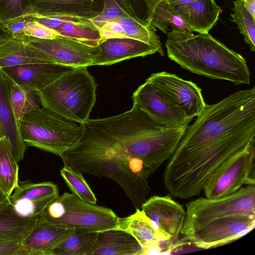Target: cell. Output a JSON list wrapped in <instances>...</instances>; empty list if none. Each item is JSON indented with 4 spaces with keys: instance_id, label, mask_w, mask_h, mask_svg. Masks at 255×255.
<instances>
[{
    "instance_id": "obj_1",
    "label": "cell",
    "mask_w": 255,
    "mask_h": 255,
    "mask_svg": "<svg viewBox=\"0 0 255 255\" xmlns=\"http://www.w3.org/2000/svg\"><path fill=\"white\" fill-rule=\"evenodd\" d=\"M255 87L207 105L188 126L163 173L173 196L199 195L211 177L255 140Z\"/></svg>"
},
{
    "instance_id": "obj_35",
    "label": "cell",
    "mask_w": 255,
    "mask_h": 255,
    "mask_svg": "<svg viewBox=\"0 0 255 255\" xmlns=\"http://www.w3.org/2000/svg\"><path fill=\"white\" fill-rule=\"evenodd\" d=\"M31 19L30 16L22 15L5 20L1 24L13 36L21 35H23V29L25 25Z\"/></svg>"
},
{
    "instance_id": "obj_40",
    "label": "cell",
    "mask_w": 255,
    "mask_h": 255,
    "mask_svg": "<svg viewBox=\"0 0 255 255\" xmlns=\"http://www.w3.org/2000/svg\"><path fill=\"white\" fill-rule=\"evenodd\" d=\"M244 7L255 19V0H241Z\"/></svg>"
},
{
    "instance_id": "obj_22",
    "label": "cell",
    "mask_w": 255,
    "mask_h": 255,
    "mask_svg": "<svg viewBox=\"0 0 255 255\" xmlns=\"http://www.w3.org/2000/svg\"><path fill=\"white\" fill-rule=\"evenodd\" d=\"M142 248L128 232L112 229L98 233L96 241L87 255H140Z\"/></svg>"
},
{
    "instance_id": "obj_34",
    "label": "cell",
    "mask_w": 255,
    "mask_h": 255,
    "mask_svg": "<svg viewBox=\"0 0 255 255\" xmlns=\"http://www.w3.org/2000/svg\"><path fill=\"white\" fill-rule=\"evenodd\" d=\"M23 33L25 36L43 39H52L61 36L55 29L44 25L33 17L25 25Z\"/></svg>"
},
{
    "instance_id": "obj_4",
    "label": "cell",
    "mask_w": 255,
    "mask_h": 255,
    "mask_svg": "<svg viewBox=\"0 0 255 255\" xmlns=\"http://www.w3.org/2000/svg\"><path fill=\"white\" fill-rule=\"evenodd\" d=\"M96 88L94 77L87 67H81L37 92L43 107L80 124L89 119L96 102Z\"/></svg>"
},
{
    "instance_id": "obj_28",
    "label": "cell",
    "mask_w": 255,
    "mask_h": 255,
    "mask_svg": "<svg viewBox=\"0 0 255 255\" xmlns=\"http://www.w3.org/2000/svg\"><path fill=\"white\" fill-rule=\"evenodd\" d=\"M8 82L12 106L16 118L20 124L25 115L40 108V99L37 91Z\"/></svg>"
},
{
    "instance_id": "obj_10",
    "label": "cell",
    "mask_w": 255,
    "mask_h": 255,
    "mask_svg": "<svg viewBox=\"0 0 255 255\" xmlns=\"http://www.w3.org/2000/svg\"><path fill=\"white\" fill-rule=\"evenodd\" d=\"M14 36L22 38L45 53L53 63L76 68L93 66L101 52L99 45H89L61 35L52 39H39L24 35Z\"/></svg>"
},
{
    "instance_id": "obj_6",
    "label": "cell",
    "mask_w": 255,
    "mask_h": 255,
    "mask_svg": "<svg viewBox=\"0 0 255 255\" xmlns=\"http://www.w3.org/2000/svg\"><path fill=\"white\" fill-rule=\"evenodd\" d=\"M119 218L109 208L85 202L65 192L46 206L39 220L62 228L100 233L116 229Z\"/></svg>"
},
{
    "instance_id": "obj_43",
    "label": "cell",
    "mask_w": 255,
    "mask_h": 255,
    "mask_svg": "<svg viewBox=\"0 0 255 255\" xmlns=\"http://www.w3.org/2000/svg\"><path fill=\"white\" fill-rule=\"evenodd\" d=\"M3 136H4L3 134V132H2V129H1V126H0V138H1Z\"/></svg>"
},
{
    "instance_id": "obj_7",
    "label": "cell",
    "mask_w": 255,
    "mask_h": 255,
    "mask_svg": "<svg viewBox=\"0 0 255 255\" xmlns=\"http://www.w3.org/2000/svg\"><path fill=\"white\" fill-rule=\"evenodd\" d=\"M186 217L180 233L184 235L217 218L255 215V185H247L221 198H199L186 204Z\"/></svg>"
},
{
    "instance_id": "obj_32",
    "label": "cell",
    "mask_w": 255,
    "mask_h": 255,
    "mask_svg": "<svg viewBox=\"0 0 255 255\" xmlns=\"http://www.w3.org/2000/svg\"><path fill=\"white\" fill-rule=\"evenodd\" d=\"M123 15H137L134 11L127 8L121 0H106L102 12L89 20V23L91 27L98 30L104 23Z\"/></svg>"
},
{
    "instance_id": "obj_23",
    "label": "cell",
    "mask_w": 255,
    "mask_h": 255,
    "mask_svg": "<svg viewBox=\"0 0 255 255\" xmlns=\"http://www.w3.org/2000/svg\"><path fill=\"white\" fill-rule=\"evenodd\" d=\"M42 63H53L45 53L19 37L13 36L0 50V68Z\"/></svg>"
},
{
    "instance_id": "obj_30",
    "label": "cell",
    "mask_w": 255,
    "mask_h": 255,
    "mask_svg": "<svg viewBox=\"0 0 255 255\" xmlns=\"http://www.w3.org/2000/svg\"><path fill=\"white\" fill-rule=\"evenodd\" d=\"M60 172L73 194L85 202L96 204L97 198L80 171L64 164Z\"/></svg>"
},
{
    "instance_id": "obj_21",
    "label": "cell",
    "mask_w": 255,
    "mask_h": 255,
    "mask_svg": "<svg viewBox=\"0 0 255 255\" xmlns=\"http://www.w3.org/2000/svg\"><path fill=\"white\" fill-rule=\"evenodd\" d=\"M221 11L214 0H195L173 12L192 32L206 34L216 24Z\"/></svg>"
},
{
    "instance_id": "obj_2",
    "label": "cell",
    "mask_w": 255,
    "mask_h": 255,
    "mask_svg": "<svg viewBox=\"0 0 255 255\" xmlns=\"http://www.w3.org/2000/svg\"><path fill=\"white\" fill-rule=\"evenodd\" d=\"M165 42L168 58L191 73L235 85L250 83L246 59L209 33L171 30Z\"/></svg>"
},
{
    "instance_id": "obj_31",
    "label": "cell",
    "mask_w": 255,
    "mask_h": 255,
    "mask_svg": "<svg viewBox=\"0 0 255 255\" xmlns=\"http://www.w3.org/2000/svg\"><path fill=\"white\" fill-rule=\"evenodd\" d=\"M232 21L235 22L252 51H255V19L244 7L241 0L233 1Z\"/></svg>"
},
{
    "instance_id": "obj_25",
    "label": "cell",
    "mask_w": 255,
    "mask_h": 255,
    "mask_svg": "<svg viewBox=\"0 0 255 255\" xmlns=\"http://www.w3.org/2000/svg\"><path fill=\"white\" fill-rule=\"evenodd\" d=\"M147 19L155 27L165 34L171 30L193 32L176 14L171 11L163 0H147Z\"/></svg>"
},
{
    "instance_id": "obj_38",
    "label": "cell",
    "mask_w": 255,
    "mask_h": 255,
    "mask_svg": "<svg viewBox=\"0 0 255 255\" xmlns=\"http://www.w3.org/2000/svg\"><path fill=\"white\" fill-rule=\"evenodd\" d=\"M195 0H163L173 12Z\"/></svg>"
},
{
    "instance_id": "obj_18",
    "label": "cell",
    "mask_w": 255,
    "mask_h": 255,
    "mask_svg": "<svg viewBox=\"0 0 255 255\" xmlns=\"http://www.w3.org/2000/svg\"><path fill=\"white\" fill-rule=\"evenodd\" d=\"M0 124L4 136L8 140L17 162L24 156L26 145L20 131V124L12 106L8 82L0 71Z\"/></svg>"
},
{
    "instance_id": "obj_9",
    "label": "cell",
    "mask_w": 255,
    "mask_h": 255,
    "mask_svg": "<svg viewBox=\"0 0 255 255\" xmlns=\"http://www.w3.org/2000/svg\"><path fill=\"white\" fill-rule=\"evenodd\" d=\"M255 226V215L232 216L208 222L184 236L196 247L208 249L236 241Z\"/></svg>"
},
{
    "instance_id": "obj_12",
    "label": "cell",
    "mask_w": 255,
    "mask_h": 255,
    "mask_svg": "<svg viewBox=\"0 0 255 255\" xmlns=\"http://www.w3.org/2000/svg\"><path fill=\"white\" fill-rule=\"evenodd\" d=\"M140 207L162 243L171 244L178 239L186 217L182 205L168 195H154L145 200Z\"/></svg>"
},
{
    "instance_id": "obj_15",
    "label": "cell",
    "mask_w": 255,
    "mask_h": 255,
    "mask_svg": "<svg viewBox=\"0 0 255 255\" xmlns=\"http://www.w3.org/2000/svg\"><path fill=\"white\" fill-rule=\"evenodd\" d=\"M9 197L16 213L20 216L39 217L44 209L59 196L57 185L52 182L33 183L18 181Z\"/></svg>"
},
{
    "instance_id": "obj_17",
    "label": "cell",
    "mask_w": 255,
    "mask_h": 255,
    "mask_svg": "<svg viewBox=\"0 0 255 255\" xmlns=\"http://www.w3.org/2000/svg\"><path fill=\"white\" fill-rule=\"evenodd\" d=\"M101 52L93 66L110 65L137 57L153 54L157 51L142 41L128 38H109L99 45Z\"/></svg>"
},
{
    "instance_id": "obj_26",
    "label": "cell",
    "mask_w": 255,
    "mask_h": 255,
    "mask_svg": "<svg viewBox=\"0 0 255 255\" xmlns=\"http://www.w3.org/2000/svg\"><path fill=\"white\" fill-rule=\"evenodd\" d=\"M17 163L7 138H0V190L9 198L19 181Z\"/></svg>"
},
{
    "instance_id": "obj_14",
    "label": "cell",
    "mask_w": 255,
    "mask_h": 255,
    "mask_svg": "<svg viewBox=\"0 0 255 255\" xmlns=\"http://www.w3.org/2000/svg\"><path fill=\"white\" fill-rule=\"evenodd\" d=\"M132 98L133 103L137 104L149 117L162 126H187L192 120L146 81L133 93Z\"/></svg>"
},
{
    "instance_id": "obj_19",
    "label": "cell",
    "mask_w": 255,
    "mask_h": 255,
    "mask_svg": "<svg viewBox=\"0 0 255 255\" xmlns=\"http://www.w3.org/2000/svg\"><path fill=\"white\" fill-rule=\"evenodd\" d=\"M116 229L133 237L142 248L140 255L161 254L162 240L151 221L139 208L133 214L119 218Z\"/></svg>"
},
{
    "instance_id": "obj_11",
    "label": "cell",
    "mask_w": 255,
    "mask_h": 255,
    "mask_svg": "<svg viewBox=\"0 0 255 255\" xmlns=\"http://www.w3.org/2000/svg\"><path fill=\"white\" fill-rule=\"evenodd\" d=\"M146 81L191 119L200 115L206 107L201 89L191 81L165 71L153 73Z\"/></svg>"
},
{
    "instance_id": "obj_39",
    "label": "cell",
    "mask_w": 255,
    "mask_h": 255,
    "mask_svg": "<svg viewBox=\"0 0 255 255\" xmlns=\"http://www.w3.org/2000/svg\"><path fill=\"white\" fill-rule=\"evenodd\" d=\"M13 37V34L0 23V50Z\"/></svg>"
},
{
    "instance_id": "obj_5",
    "label": "cell",
    "mask_w": 255,
    "mask_h": 255,
    "mask_svg": "<svg viewBox=\"0 0 255 255\" xmlns=\"http://www.w3.org/2000/svg\"><path fill=\"white\" fill-rule=\"evenodd\" d=\"M43 107L25 115L20 122L22 139L27 146L61 156L82 134L81 124Z\"/></svg>"
},
{
    "instance_id": "obj_42",
    "label": "cell",
    "mask_w": 255,
    "mask_h": 255,
    "mask_svg": "<svg viewBox=\"0 0 255 255\" xmlns=\"http://www.w3.org/2000/svg\"><path fill=\"white\" fill-rule=\"evenodd\" d=\"M138 4V6L140 8H143L144 10L146 12V6L145 2L147 0H133ZM147 13V12H146Z\"/></svg>"
},
{
    "instance_id": "obj_3",
    "label": "cell",
    "mask_w": 255,
    "mask_h": 255,
    "mask_svg": "<svg viewBox=\"0 0 255 255\" xmlns=\"http://www.w3.org/2000/svg\"><path fill=\"white\" fill-rule=\"evenodd\" d=\"M81 125L80 139L60 156L64 164L81 172L114 180L134 207H140L150 192L147 180L130 172L121 156L104 136L85 123Z\"/></svg>"
},
{
    "instance_id": "obj_33",
    "label": "cell",
    "mask_w": 255,
    "mask_h": 255,
    "mask_svg": "<svg viewBox=\"0 0 255 255\" xmlns=\"http://www.w3.org/2000/svg\"><path fill=\"white\" fill-rule=\"evenodd\" d=\"M30 6L28 0H0V23L22 15H27Z\"/></svg>"
},
{
    "instance_id": "obj_41",
    "label": "cell",
    "mask_w": 255,
    "mask_h": 255,
    "mask_svg": "<svg viewBox=\"0 0 255 255\" xmlns=\"http://www.w3.org/2000/svg\"><path fill=\"white\" fill-rule=\"evenodd\" d=\"M9 202V198L0 190V209Z\"/></svg>"
},
{
    "instance_id": "obj_29",
    "label": "cell",
    "mask_w": 255,
    "mask_h": 255,
    "mask_svg": "<svg viewBox=\"0 0 255 255\" xmlns=\"http://www.w3.org/2000/svg\"><path fill=\"white\" fill-rule=\"evenodd\" d=\"M55 30L62 36L93 46L99 45L102 41L99 31L90 26L89 20L65 22Z\"/></svg>"
},
{
    "instance_id": "obj_37",
    "label": "cell",
    "mask_w": 255,
    "mask_h": 255,
    "mask_svg": "<svg viewBox=\"0 0 255 255\" xmlns=\"http://www.w3.org/2000/svg\"><path fill=\"white\" fill-rule=\"evenodd\" d=\"M44 25L55 29L62 24L67 22H78L81 20L66 17H33Z\"/></svg>"
},
{
    "instance_id": "obj_8",
    "label": "cell",
    "mask_w": 255,
    "mask_h": 255,
    "mask_svg": "<svg viewBox=\"0 0 255 255\" xmlns=\"http://www.w3.org/2000/svg\"><path fill=\"white\" fill-rule=\"evenodd\" d=\"M255 140L210 178L203 190L208 199L230 195L244 184L255 185Z\"/></svg>"
},
{
    "instance_id": "obj_36",
    "label": "cell",
    "mask_w": 255,
    "mask_h": 255,
    "mask_svg": "<svg viewBox=\"0 0 255 255\" xmlns=\"http://www.w3.org/2000/svg\"><path fill=\"white\" fill-rule=\"evenodd\" d=\"M0 255H24L21 240L0 242Z\"/></svg>"
},
{
    "instance_id": "obj_27",
    "label": "cell",
    "mask_w": 255,
    "mask_h": 255,
    "mask_svg": "<svg viewBox=\"0 0 255 255\" xmlns=\"http://www.w3.org/2000/svg\"><path fill=\"white\" fill-rule=\"evenodd\" d=\"M98 233L75 229L56 245L49 255H87L95 244Z\"/></svg>"
},
{
    "instance_id": "obj_16",
    "label": "cell",
    "mask_w": 255,
    "mask_h": 255,
    "mask_svg": "<svg viewBox=\"0 0 255 255\" xmlns=\"http://www.w3.org/2000/svg\"><path fill=\"white\" fill-rule=\"evenodd\" d=\"M77 68L50 63L3 67L0 71L7 81L39 92L62 76Z\"/></svg>"
},
{
    "instance_id": "obj_20",
    "label": "cell",
    "mask_w": 255,
    "mask_h": 255,
    "mask_svg": "<svg viewBox=\"0 0 255 255\" xmlns=\"http://www.w3.org/2000/svg\"><path fill=\"white\" fill-rule=\"evenodd\" d=\"M75 229L62 228L38 221L21 240L24 255H49L51 250Z\"/></svg>"
},
{
    "instance_id": "obj_13",
    "label": "cell",
    "mask_w": 255,
    "mask_h": 255,
    "mask_svg": "<svg viewBox=\"0 0 255 255\" xmlns=\"http://www.w3.org/2000/svg\"><path fill=\"white\" fill-rule=\"evenodd\" d=\"M32 17H66L88 21L103 11L106 0H28Z\"/></svg>"
},
{
    "instance_id": "obj_24",
    "label": "cell",
    "mask_w": 255,
    "mask_h": 255,
    "mask_svg": "<svg viewBox=\"0 0 255 255\" xmlns=\"http://www.w3.org/2000/svg\"><path fill=\"white\" fill-rule=\"evenodd\" d=\"M39 218L20 216L10 202H8L0 209V242L22 240L32 229Z\"/></svg>"
}]
</instances>
